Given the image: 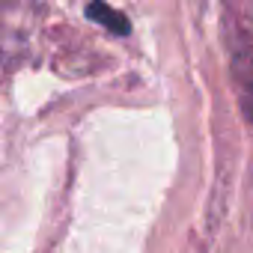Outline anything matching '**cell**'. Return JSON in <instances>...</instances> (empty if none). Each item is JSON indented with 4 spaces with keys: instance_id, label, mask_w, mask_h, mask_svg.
Segmentation results:
<instances>
[{
    "instance_id": "cell-1",
    "label": "cell",
    "mask_w": 253,
    "mask_h": 253,
    "mask_svg": "<svg viewBox=\"0 0 253 253\" xmlns=\"http://www.w3.org/2000/svg\"><path fill=\"white\" fill-rule=\"evenodd\" d=\"M86 15L92 18V21H98L101 27H107L110 33H116V36H128V18H125L122 12H116V9H110L107 3H89L86 6Z\"/></svg>"
}]
</instances>
